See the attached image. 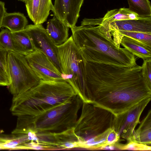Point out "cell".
Returning a JSON list of instances; mask_svg holds the SVG:
<instances>
[{
    "mask_svg": "<svg viewBox=\"0 0 151 151\" xmlns=\"http://www.w3.org/2000/svg\"><path fill=\"white\" fill-rule=\"evenodd\" d=\"M150 100H143L125 113L115 116L113 127L119 138L133 141L135 129L139 123L141 115Z\"/></svg>",
    "mask_w": 151,
    "mask_h": 151,
    "instance_id": "ba28073f",
    "label": "cell"
},
{
    "mask_svg": "<svg viewBox=\"0 0 151 151\" xmlns=\"http://www.w3.org/2000/svg\"><path fill=\"white\" fill-rule=\"evenodd\" d=\"M28 24V20L24 14L6 12L3 18L1 27H5L11 32H16L24 29Z\"/></svg>",
    "mask_w": 151,
    "mask_h": 151,
    "instance_id": "2e32d148",
    "label": "cell"
},
{
    "mask_svg": "<svg viewBox=\"0 0 151 151\" xmlns=\"http://www.w3.org/2000/svg\"><path fill=\"white\" fill-rule=\"evenodd\" d=\"M40 3V0H29L25 3L28 16L35 24H38Z\"/></svg>",
    "mask_w": 151,
    "mask_h": 151,
    "instance_id": "7402d4cb",
    "label": "cell"
},
{
    "mask_svg": "<svg viewBox=\"0 0 151 151\" xmlns=\"http://www.w3.org/2000/svg\"><path fill=\"white\" fill-rule=\"evenodd\" d=\"M84 0H55L54 15L71 28L76 26Z\"/></svg>",
    "mask_w": 151,
    "mask_h": 151,
    "instance_id": "30bf717a",
    "label": "cell"
},
{
    "mask_svg": "<svg viewBox=\"0 0 151 151\" xmlns=\"http://www.w3.org/2000/svg\"><path fill=\"white\" fill-rule=\"evenodd\" d=\"M57 47L63 78L84 100L86 94V62L82 55L72 35Z\"/></svg>",
    "mask_w": 151,
    "mask_h": 151,
    "instance_id": "5b68a950",
    "label": "cell"
},
{
    "mask_svg": "<svg viewBox=\"0 0 151 151\" xmlns=\"http://www.w3.org/2000/svg\"><path fill=\"white\" fill-rule=\"evenodd\" d=\"M101 18H84L81 25L71 28L73 40L86 62L129 67L137 57L117 46L110 32L101 25Z\"/></svg>",
    "mask_w": 151,
    "mask_h": 151,
    "instance_id": "7a4b0ae2",
    "label": "cell"
},
{
    "mask_svg": "<svg viewBox=\"0 0 151 151\" xmlns=\"http://www.w3.org/2000/svg\"><path fill=\"white\" fill-rule=\"evenodd\" d=\"M142 67V76L149 86H151V59L143 60Z\"/></svg>",
    "mask_w": 151,
    "mask_h": 151,
    "instance_id": "d4e9b609",
    "label": "cell"
},
{
    "mask_svg": "<svg viewBox=\"0 0 151 151\" xmlns=\"http://www.w3.org/2000/svg\"><path fill=\"white\" fill-rule=\"evenodd\" d=\"M69 27L54 15L47 22L46 31L57 46L65 43L68 39Z\"/></svg>",
    "mask_w": 151,
    "mask_h": 151,
    "instance_id": "7c38bea8",
    "label": "cell"
},
{
    "mask_svg": "<svg viewBox=\"0 0 151 151\" xmlns=\"http://www.w3.org/2000/svg\"><path fill=\"white\" fill-rule=\"evenodd\" d=\"M25 57L31 69L41 80L65 81L62 73L50 59L42 52L35 50Z\"/></svg>",
    "mask_w": 151,
    "mask_h": 151,
    "instance_id": "9c48e42d",
    "label": "cell"
},
{
    "mask_svg": "<svg viewBox=\"0 0 151 151\" xmlns=\"http://www.w3.org/2000/svg\"><path fill=\"white\" fill-rule=\"evenodd\" d=\"M9 81L4 71L0 67V86H8Z\"/></svg>",
    "mask_w": 151,
    "mask_h": 151,
    "instance_id": "4316f807",
    "label": "cell"
},
{
    "mask_svg": "<svg viewBox=\"0 0 151 151\" xmlns=\"http://www.w3.org/2000/svg\"><path fill=\"white\" fill-rule=\"evenodd\" d=\"M7 63L9 89L13 96H17L36 86L40 79L29 65L25 56L8 51Z\"/></svg>",
    "mask_w": 151,
    "mask_h": 151,
    "instance_id": "8992f818",
    "label": "cell"
},
{
    "mask_svg": "<svg viewBox=\"0 0 151 151\" xmlns=\"http://www.w3.org/2000/svg\"><path fill=\"white\" fill-rule=\"evenodd\" d=\"M0 46L8 51H14L11 32L7 28L1 29L0 32Z\"/></svg>",
    "mask_w": 151,
    "mask_h": 151,
    "instance_id": "603a6c76",
    "label": "cell"
},
{
    "mask_svg": "<svg viewBox=\"0 0 151 151\" xmlns=\"http://www.w3.org/2000/svg\"><path fill=\"white\" fill-rule=\"evenodd\" d=\"M116 147L119 149L132 150H151V146L134 142H129L126 145H117Z\"/></svg>",
    "mask_w": 151,
    "mask_h": 151,
    "instance_id": "cb8c5ba5",
    "label": "cell"
},
{
    "mask_svg": "<svg viewBox=\"0 0 151 151\" xmlns=\"http://www.w3.org/2000/svg\"><path fill=\"white\" fill-rule=\"evenodd\" d=\"M53 8L52 0H40L38 24H42L46 21L50 12L52 10Z\"/></svg>",
    "mask_w": 151,
    "mask_h": 151,
    "instance_id": "44dd1931",
    "label": "cell"
},
{
    "mask_svg": "<svg viewBox=\"0 0 151 151\" xmlns=\"http://www.w3.org/2000/svg\"><path fill=\"white\" fill-rule=\"evenodd\" d=\"M151 111L150 110L137 130H135L133 142L151 146Z\"/></svg>",
    "mask_w": 151,
    "mask_h": 151,
    "instance_id": "ac0fdd59",
    "label": "cell"
},
{
    "mask_svg": "<svg viewBox=\"0 0 151 151\" xmlns=\"http://www.w3.org/2000/svg\"><path fill=\"white\" fill-rule=\"evenodd\" d=\"M30 142L27 134H13L0 136V150H17L18 147Z\"/></svg>",
    "mask_w": 151,
    "mask_h": 151,
    "instance_id": "d6986e66",
    "label": "cell"
},
{
    "mask_svg": "<svg viewBox=\"0 0 151 151\" xmlns=\"http://www.w3.org/2000/svg\"><path fill=\"white\" fill-rule=\"evenodd\" d=\"M102 26L110 33L119 31H127L151 34V17L138 20L114 21Z\"/></svg>",
    "mask_w": 151,
    "mask_h": 151,
    "instance_id": "8fae6325",
    "label": "cell"
},
{
    "mask_svg": "<svg viewBox=\"0 0 151 151\" xmlns=\"http://www.w3.org/2000/svg\"><path fill=\"white\" fill-rule=\"evenodd\" d=\"M85 66L87 99L115 116L151 98V86L142 76V66L120 67L86 62Z\"/></svg>",
    "mask_w": 151,
    "mask_h": 151,
    "instance_id": "6da1fadb",
    "label": "cell"
},
{
    "mask_svg": "<svg viewBox=\"0 0 151 151\" xmlns=\"http://www.w3.org/2000/svg\"><path fill=\"white\" fill-rule=\"evenodd\" d=\"M24 29L29 36L35 50L45 55L62 73L57 46L42 24L27 25Z\"/></svg>",
    "mask_w": 151,
    "mask_h": 151,
    "instance_id": "52a82bcc",
    "label": "cell"
},
{
    "mask_svg": "<svg viewBox=\"0 0 151 151\" xmlns=\"http://www.w3.org/2000/svg\"><path fill=\"white\" fill-rule=\"evenodd\" d=\"M116 45L120 47L122 37L126 36L141 44L145 47L151 49V34L139 32L119 31L111 33Z\"/></svg>",
    "mask_w": 151,
    "mask_h": 151,
    "instance_id": "5bb4252c",
    "label": "cell"
},
{
    "mask_svg": "<svg viewBox=\"0 0 151 151\" xmlns=\"http://www.w3.org/2000/svg\"><path fill=\"white\" fill-rule=\"evenodd\" d=\"M82 112L78 121L80 132L77 135L80 147L98 149L108 144L107 138L113 128L115 116L109 111L83 102Z\"/></svg>",
    "mask_w": 151,
    "mask_h": 151,
    "instance_id": "277c9868",
    "label": "cell"
},
{
    "mask_svg": "<svg viewBox=\"0 0 151 151\" xmlns=\"http://www.w3.org/2000/svg\"><path fill=\"white\" fill-rule=\"evenodd\" d=\"M7 50L0 46V67L4 71L8 77L7 63Z\"/></svg>",
    "mask_w": 151,
    "mask_h": 151,
    "instance_id": "484cf974",
    "label": "cell"
},
{
    "mask_svg": "<svg viewBox=\"0 0 151 151\" xmlns=\"http://www.w3.org/2000/svg\"><path fill=\"white\" fill-rule=\"evenodd\" d=\"M143 18L129 8L124 7L115 9L108 11L103 18H101V24L105 25L114 21L131 19L138 20Z\"/></svg>",
    "mask_w": 151,
    "mask_h": 151,
    "instance_id": "9a60e30c",
    "label": "cell"
},
{
    "mask_svg": "<svg viewBox=\"0 0 151 151\" xmlns=\"http://www.w3.org/2000/svg\"><path fill=\"white\" fill-rule=\"evenodd\" d=\"M66 99L64 90L58 82L40 80L36 86L13 96L10 110L14 116L28 115L38 118L63 103Z\"/></svg>",
    "mask_w": 151,
    "mask_h": 151,
    "instance_id": "3957f363",
    "label": "cell"
},
{
    "mask_svg": "<svg viewBox=\"0 0 151 151\" xmlns=\"http://www.w3.org/2000/svg\"><path fill=\"white\" fill-rule=\"evenodd\" d=\"M14 51L26 56L35 50L29 35L25 29L11 32Z\"/></svg>",
    "mask_w": 151,
    "mask_h": 151,
    "instance_id": "4fadbf2b",
    "label": "cell"
},
{
    "mask_svg": "<svg viewBox=\"0 0 151 151\" xmlns=\"http://www.w3.org/2000/svg\"><path fill=\"white\" fill-rule=\"evenodd\" d=\"M129 9L140 17H151V6L149 0H127Z\"/></svg>",
    "mask_w": 151,
    "mask_h": 151,
    "instance_id": "ffe728a7",
    "label": "cell"
},
{
    "mask_svg": "<svg viewBox=\"0 0 151 151\" xmlns=\"http://www.w3.org/2000/svg\"><path fill=\"white\" fill-rule=\"evenodd\" d=\"M18 0L25 3L27 1L29 0Z\"/></svg>",
    "mask_w": 151,
    "mask_h": 151,
    "instance_id": "f1b7e54d",
    "label": "cell"
},
{
    "mask_svg": "<svg viewBox=\"0 0 151 151\" xmlns=\"http://www.w3.org/2000/svg\"><path fill=\"white\" fill-rule=\"evenodd\" d=\"M120 45L134 55L143 60L151 59V49L145 47L129 37L123 36Z\"/></svg>",
    "mask_w": 151,
    "mask_h": 151,
    "instance_id": "e0dca14e",
    "label": "cell"
},
{
    "mask_svg": "<svg viewBox=\"0 0 151 151\" xmlns=\"http://www.w3.org/2000/svg\"><path fill=\"white\" fill-rule=\"evenodd\" d=\"M6 9L5 7V3L0 1V28L1 25L3 18L6 13Z\"/></svg>",
    "mask_w": 151,
    "mask_h": 151,
    "instance_id": "83f0119b",
    "label": "cell"
}]
</instances>
